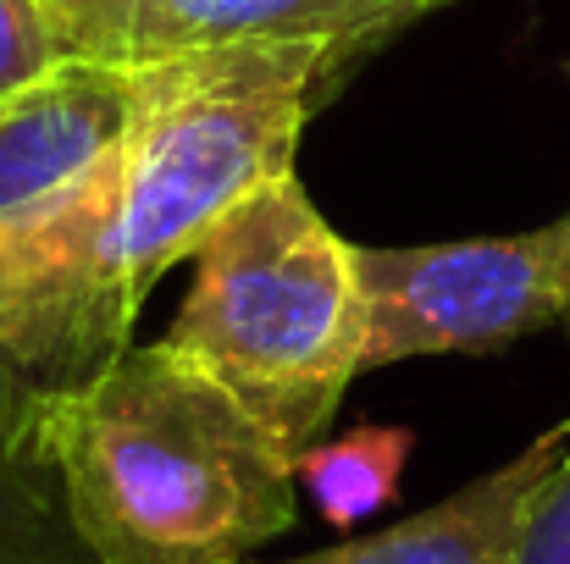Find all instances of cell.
<instances>
[{
  "label": "cell",
  "instance_id": "14",
  "mask_svg": "<svg viewBox=\"0 0 570 564\" xmlns=\"http://www.w3.org/2000/svg\"><path fill=\"white\" fill-rule=\"evenodd\" d=\"M566 327H570V316H566Z\"/></svg>",
  "mask_w": 570,
  "mask_h": 564
},
{
  "label": "cell",
  "instance_id": "13",
  "mask_svg": "<svg viewBox=\"0 0 570 564\" xmlns=\"http://www.w3.org/2000/svg\"><path fill=\"white\" fill-rule=\"evenodd\" d=\"M510 564H570V448L554 465V476L543 482Z\"/></svg>",
  "mask_w": 570,
  "mask_h": 564
},
{
  "label": "cell",
  "instance_id": "4",
  "mask_svg": "<svg viewBox=\"0 0 570 564\" xmlns=\"http://www.w3.org/2000/svg\"><path fill=\"white\" fill-rule=\"evenodd\" d=\"M366 372L421 355H482L570 316V216L415 249H355Z\"/></svg>",
  "mask_w": 570,
  "mask_h": 564
},
{
  "label": "cell",
  "instance_id": "2",
  "mask_svg": "<svg viewBox=\"0 0 570 564\" xmlns=\"http://www.w3.org/2000/svg\"><path fill=\"white\" fill-rule=\"evenodd\" d=\"M161 344L305 454L366 372L355 244L322 221L294 172L255 188L194 249L189 299Z\"/></svg>",
  "mask_w": 570,
  "mask_h": 564
},
{
  "label": "cell",
  "instance_id": "1",
  "mask_svg": "<svg viewBox=\"0 0 570 564\" xmlns=\"http://www.w3.org/2000/svg\"><path fill=\"white\" fill-rule=\"evenodd\" d=\"M56 454L100 564H244L294 526V448L178 349L56 393Z\"/></svg>",
  "mask_w": 570,
  "mask_h": 564
},
{
  "label": "cell",
  "instance_id": "7",
  "mask_svg": "<svg viewBox=\"0 0 570 564\" xmlns=\"http://www.w3.org/2000/svg\"><path fill=\"white\" fill-rule=\"evenodd\" d=\"M570 448V420L532 437L510 465L476 476L471 487H460L454 498L387 526L377 537H355L322 554H299V560L277 564H510L521 526L543 493V482L554 476V465Z\"/></svg>",
  "mask_w": 570,
  "mask_h": 564
},
{
  "label": "cell",
  "instance_id": "3",
  "mask_svg": "<svg viewBox=\"0 0 570 564\" xmlns=\"http://www.w3.org/2000/svg\"><path fill=\"white\" fill-rule=\"evenodd\" d=\"M338 61L322 44H189L128 67L122 260L150 294L255 188L294 172V150Z\"/></svg>",
  "mask_w": 570,
  "mask_h": 564
},
{
  "label": "cell",
  "instance_id": "12",
  "mask_svg": "<svg viewBox=\"0 0 570 564\" xmlns=\"http://www.w3.org/2000/svg\"><path fill=\"white\" fill-rule=\"evenodd\" d=\"M67 67V50L39 0H0V106Z\"/></svg>",
  "mask_w": 570,
  "mask_h": 564
},
{
  "label": "cell",
  "instance_id": "8",
  "mask_svg": "<svg viewBox=\"0 0 570 564\" xmlns=\"http://www.w3.org/2000/svg\"><path fill=\"white\" fill-rule=\"evenodd\" d=\"M449 0H150L145 17V56L189 50V44H238V39H266V44H322L338 72L393 39L399 28L421 22Z\"/></svg>",
  "mask_w": 570,
  "mask_h": 564
},
{
  "label": "cell",
  "instance_id": "10",
  "mask_svg": "<svg viewBox=\"0 0 570 564\" xmlns=\"http://www.w3.org/2000/svg\"><path fill=\"white\" fill-rule=\"evenodd\" d=\"M410 432L404 426H355L333 443H311L294 459L299 487L316 498L327 526H361L399 493L404 459H410Z\"/></svg>",
  "mask_w": 570,
  "mask_h": 564
},
{
  "label": "cell",
  "instance_id": "9",
  "mask_svg": "<svg viewBox=\"0 0 570 564\" xmlns=\"http://www.w3.org/2000/svg\"><path fill=\"white\" fill-rule=\"evenodd\" d=\"M56 393L45 376L0 355V564H100L72 521Z\"/></svg>",
  "mask_w": 570,
  "mask_h": 564
},
{
  "label": "cell",
  "instance_id": "6",
  "mask_svg": "<svg viewBox=\"0 0 570 564\" xmlns=\"http://www.w3.org/2000/svg\"><path fill=\"white\" fill-rule=\"evenodd\" d=\"M128 139V67L67 61L0 106V221L89 188Z\"/></svg>",
  "mask_w": 570,
  "mask_h": 564
},
{
  "label": "cell",
  "instance_id": "5",
  "mask_svg": "<svg viewBox=\"0 0 570 564\" xmlns=\"http://www.w3.org/2000/svg\"><path fill=\"white\" fill-rule=\"evenodd\" d=\"M145 294L122 260V156L72 199L0 221V355L50 387L100 376L134 344Z\"/></svg>",
  "mask_w": 570,
  "mask_h": 564
},
{
  "label": "cell",
  "instance_id": "11",
  "mask_svg": "<svg viewBox=\"0 0 570 564\" xmlns=\"http://www.w3.org/2000/svg\"><path fill=\"white\" fill-rule=\"evenodd\" d=\"M67 61H95V67H134L145 44V17L150 0H39Z\"/></svg>",
  "mask_w": 570,
  "mask_h": 564
}]
</instances>
